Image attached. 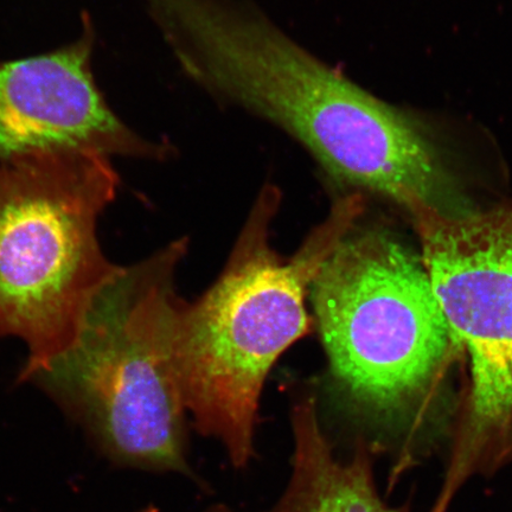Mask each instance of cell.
I'll list each match as a JSON object with an SVG mask.
<instances>
[{
  "label": "cell",
  "mask_w": 512,
  "mask_h": 512,
  "mask_svg": "<svg viewBox=\"0 0 512 512\" xmlns=\"http://www.w3.org/2000/svg\"><path fill=\"white\" fill-rule=\"evenodd\" d=\"M78 40L49 53L0 62V158L78 151L164 160L168 144L131 130L112 110L93 74L95 31L82 19Z\"/></svg>",
  "instance_id": "7"
},
{
  "label": "cell",
  "mask_w": 512,
  "mask_h": 512,
  "mask_svg": "<svg viewBox=\"0 0 512 512\" xmlns=\"http://www.w3.org/2000/svg\"><path fill=\"white\" fill-rule=\"evenodd\" d=\"M360 219L313 280L315 322L351 411L415 438L420 399L456 341L422 259Z\"/></svg>",
  "instance_id": "5"
},
{
  "label": "cell",
  "mask_w": 512,
  "mask_h": 512,
  "mask_svg": "<svg viewBox=\"0 0 512 512\" xmlns=\"http://www.w3.org/2000/svg\"><path fill=\"white\" fill-rule=\"evenodd\" d=\"M411 216L434 292L471 364L437 498L448 508L470 479L512 463V201L484 213Z\"/></svg>",
  "instance_id": "6"
},
{
  "label": "cell",
  "mask_w": 512,
  "mask_h": 512,
  "mask_svg": "<svg viewBox=\"0 0 512 512\" xmlns=\"http://www.w3.org/2000/svg\"><path fill=\"white\" fill-rule=\"evenodd\" d=\"M291 421V477L268 512H409L383 501L374 477L375 454L363 440L347 460L336 456L320 424L316 396L297 402Z\"/></svg>",
  "instance_id": "8"
},
{
  "label": "cell",
  "mask_w": 512,
  "mask_h": 512,
  "mask_svg": "<svg viewBox=\"0 0 512 512\" xmlns=\"http://www.w3.org/2000/svg\"><path fill=\"white\" fill-rule=\"evenodd\" d=\"M281 192L265 184L227 265L192 303L178 298L172 347L185 409L196 430L220 441L236 470L255 457L259 402L280 356L309 334L306 298L320 268L366 210L349 192L332 204L291 258L272 247Z\"/></svg>",
  "instance_id": "2"
},
{
  "label": "cell",
  "mask_w": 512,
  "mask_h": 512,
  "mask_svg": "<svg viewBox=\"0 0 512 512\" xmlns=\"http://www.w3.org/2000/svg\"><path fill=\"white\" fill-rule=\"evenodd\" d=\"M185 78L283 131L326 181L450 213L462 194L426 128L320 60L247 0H145Z\"/></svg>",
  "instance_id": "1"
},
{
  "label": "cell",
  "mask_w": 512,
  "mask_h": 512,
  "mask_svg": "<svg viewBox=\"0 0 512 512\" xmlns=\"http://www.w3.org/2000/svg\"><path fill=\"white\" fill-rule=\"evenodd\" d=\"M179 239L121 266L94 299L73 347L23 383L41 390L114 466L175 472L203 485L188 460L172 347Z\"/></svg>",
  "instance_id": "3"
},
{
  "label": "cell",
  "mask_w": 512,
  "mask_h": 512,
  "mask_svg": "<svg viewBox=\"0 0 512 512\" xmlns=\"http://www.w3.org/2000/svg\"><path fill=\"white\" fill-rule=\"evenodd\" d=\"M139 512H159V510L155 507V505H149V507H146L143 510H140ZM204 512H234V511L230 510L228 507H226V505L216 504Z\"/></svg>",
  "instance_id": "9"
},
{
  "label": "cell",
  "mask_w": 512,
  "mask_h": 512,
  "mask_svg": "<svg viewBox=\"0 0 512 512\" xmlns=\"http://www.w3.org/2000/svg\"><path fill=\"white\" fill-rule=\"evenodd\" d=\"M111 158L53 151L0 158V341L19 339L23 383L73 347L120 270L99 221L118 195Z\"/></svg>",
  "instance_id": "4"
}]
</instances>
